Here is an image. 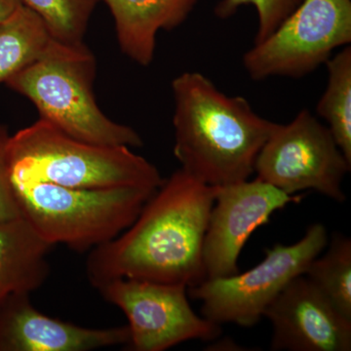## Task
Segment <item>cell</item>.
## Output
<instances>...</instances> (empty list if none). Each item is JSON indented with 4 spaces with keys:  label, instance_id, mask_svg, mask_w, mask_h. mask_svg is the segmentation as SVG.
<instances>
[{
    "label": "cell",
    "instance_id": "obj_15",
    "mask_svg": "<svg viewBox=\"0 0 351 351\" xmlns=\"http://www.w3.org/2000/svg\"><path fill=\"white\" fill-rule=\"evenodd\" d=\"M51 39L43 21L24 4L0 22V83L38 59Z\"/></svg>",
    "mask_w": 351,
    "mask_h": 351
},
{
    "label": "cell",
    "instance_id": "obj_19",
    "mask_svg": "<svg viewBox=\"0 0 351 351\" xmlns=\"http://www.w3.org/2000/svg\"><path fill=\"white\" fill-rule=\"evenodd\" d=\"M302 1V0H221L215 8V14L219 19H228L232 17L241 6H255L258 12V25L254 44H257L269 38Z\"/></svg>",
    "mask_w": 351,
    "mask_h": 351
},
{
    "label": "cell",
    "instance_id": "obj_11",
    "mask_svg": "<svg viewBox=\"0 0 351 351\" xmlns=\"http://www.w3.org/2000/svg\"><path fill=\"white\" fill-rule=\"evenodd\" d=\"M263 317L274 330L271 350H351V321L304 274L287 284L267 307Z\"/></svg>",
    "mask_w": 351,
    "mask_h": 351
},
{
    "label": "cell",
    "instance_id": "obj_20",
    "mask_svg": "<svg viewBox=\"0 0 351 351\" xmlns=\"http://www.w3.org/2000/svg\"><path fill=\"white\" fill-rule=\"evenodd\" d=\"M10 137L8 128L0 124V221L20 218L9 169L8 144Z\"/></svg>",
    "mask_w": 351,
    "mask_h": 351
},
{
    "label": "cell",
    "instance_id": "obj_17",
    "mask_svg": "<svg viewBox=\"0 0 351 351\" xmlns=\"http://www.w3.org/2000/svg\"><path fill=\"white\" fill-rule=\"evenodd\" d=\"M304 276L339 313L351 321V239L336 232L325 254L309 263Z\"/></svg>",
    "mask_w": 351,
    "mask_h": 351
},
{
    "label": "cell",
    "instance_id": "obj_21",
    "mask_svg": "<svg viewBox=\"0 0 351 351\" xmlns=\"http://www.w3.org/2000/svg\"><path fill=\"white\" fill-rule=\"evenodd\" d=\"M22 5V0H0V22L8 19Z\"/></svg>",
    "mask_w": 351,
    "mask_h": 351
},
{
    "label": "cell",
    "instance_id": "obj_13",
    "mask_svg": "<svg viewBox=\"0 0 351 351\" xmlns=\"http://www.w3.org/2000/svg\"><path fill=\"white\" fill-rule=\"evenodd\" d=\"M114 19L120 50L140 66L152 64L156 36L189 17L199 0H103Z\"/></svg>",
    "mask_w": 351,
    "mask_h": 351
},
{
    "label": "cell",
    "instance_id": "obj_9",
    "mask_svg": "<svg viewBox=\"0 0 351 351\" xmlns=\"http://www.w3.org/2000/svg\"><path fill=\"white\" fill-rule=\"evenodd\" d=\"M128 319L133 351H163L189 341H215L221 326L199 316L189 304L188 287L138 279L117 278L97 288Z\"/></svg>",
    "mask_w": 351,
    "mask_h": 351
},
{
    "label": "cell",
    "instance_id": "obj_2",
    "mask_svg": "<svg viewBox=\"0 0 351 351\" xmlns=\"http://www.w3.org/2000/svg\"><path fill=\"white\" fill-rule=\"evenodd\" d=\"M174 156L182 170L208 186L247 181L276 123L254 112L241 96L219 91L198 71L172 82Z\"/></svg>",
    "mask_w": 351,
    "mask_h": 351
},
{
    "label": "cell",
    "instance_id": "obj_18",
    "mask_svg": "<svg viewBox=\"0 0 351 351\" xmlns=\"http://www.w3.org/2000/svg\"><path fill=\"white\" fill-rule=\"evenodd\" d=\"M100 0H22L38 14L51 38L59 43H84L90 18Z\"/></svg>",
    "mask_w": 351,
    "mask_h": 351
},
{
    "label": "cell",
    "instance_id": "obj_16",
    "mask_svg": "<svg viewBox=\"0 0 351 351\" xmlns=\"http://www.w3.org/2000/svg\"><path fill=\"white\" fill-rule=\"evenodd\" d=\"M328 84L316 108L337 145L351 163V47L327 61Z\"/></svg>",
    "mask_w": 351,
    "mask_h": 351
},
{
    "label": "cell",
    "instance_id": "obj_7",
    "mask_svg": "<svg viewBox=\"0 0 351 351\" xmlns=\"http://www.w3.org/2000/svg\"><path fill=\"white\" fill-rule=\"evenodd\" d=\"M351 43V0H302L282 24L243 56L253 80L300 78Z\"/></svg>",
    "mask_w": 351,
    "mask_h": 351
},
{
    "label": "cell",
    "instance_id": "obj_12",
    "mask_svg": "<svg viewBox=\"0 0 351 351\" xmlns=\"http://www.w3.org/2000/svg\"><path fill=\"white\" fill-rule=\"evenodd\" d=\"M128 327L94 329L46 315L31 294H13L0 302V351H91L126 346Z\"/></svg>",
    "mask_w": 351,
    "mask_h": 351
},
{
    "label": "cell",
    "instance_id": "obj_10",
    "mask_svg": "<svg viewBox=\"0 0 351 351\" xmlns=\"http://www.w3.org/2000/svg\"><path fill=\"white\" fill-rule=\"evenodd\" d=\"M302 199L258 178L216 186L203 243L206 279L239 274V256L252 233L269 223L272 214Z\"/></svg>",
    "mask_w": 351,
    "mask_h": 351
},
{
    "label": "cell",
    "instance_id": "obj_1",
    "mask_svg": "<svg viewBox=\"0 0 351 351\" xmlns=\"http://www.w3.org/2000/svg\"><path fill=\"white\" fill-rule=\"evenodd\" d=\"M216 186L180 168L164 179L138 218L121 234L89 252L88 280L95 288L117 278L191 288L206 279L203 243Z\"/></svg>",
    "mask_w": 351,
    "mask_h": 351
},
{
    "label": "cell",
    "instance_id": "obj_5",
    "mask_svg": "<svg viewBox=\"0 0 351 351\" xmlns=\"http://www.w3.org/2000/svg\"><path fill=\"white\" fill-rule=\"evenodd\" d=\"M20 218L55 246L90 252L114 239L138 218L156 189H73L50 182H12Z\"/></svg>",
    "mask_w": 351,
    "mask_h": 351
},
{
    "label": "cell",
    "instance_id": "obj_4",
    "mask_svg": "<svg viewBox=\"0 0 351 351\" xmlns=\"http://www.w3.org/2000/svg\"><path fill=\"white\" fill-rule=\"evenodd\" d=\"M8 163L12 182L157 189L164 181L156 166L131 147L82 142L41 119L11 135Z\"/></svg>",
    "mask_w": 351,
    "mask_h": 351
},
{
    "label": "cell",
    "instance_id": "obj_6",
    "mask_svg": "<svg viewBox=\"0 0 351 351\" xmlns=\"http://www.w3.org/2000/svg\"><path fill=\"white\" fill-rule=\"evenodd\" d=\"M327 245L326 228L313 223L297 243H277L267 249L265 258L253 269L223 278L205 279L189 288V295L202 304L203 317L219 326H255L281 291L304 274Z\"/></svg>",
    "mask_w": 351,
    "mask_h": 351
},
{
    "label": "cell",
    "instance_id": "obj_3",
    "mask_svg": "<svg viewBox=\"0 0 351 351\" xmlns=\"http://www.w3.org/2000/svg\"><path fill=\"white\" fill-rule=\"evenodd\" d=\"M97 62L85 45L51 39L43 54L4 84L34 104L39 119L66 135L100 145L141 147L142 138L130 126L108 119L93 92Z\"/></svg>",
    "mask_w": 351,
    "mask_h": 351
},
{
    "label": "cell",
    "instance_id": "obj_14",
    "mask_svg": "<svg viewBox=\"0 0 351 351\" xmlns=\"http://www.w3.org/2000/svg\"><path fill=\"white\" fill-rule=\"evenodd\" d=\"M46 242L22 218L0 221V302L13 294H32L49 276Z\"/></svg>",
    "mask_w": 351,
    "mask_h": 351
},
{
    "label": "cell",
    "instance_id": "obj_8",
    "mask_svg": "<svg viewBox=\"0 0 351 351\" xmlns=\"http://www.w3.org/2000/svg\"><path fill=\"white\" fill-rule=\"evenodd\" d=\"M350 168L329 128L306 110L290 123H276L255 163L258 179L288 195L311 189L339 203L346 201Z\"/></svg>",
    "mask_w": 351,
    "mask_h": 351
}]
</instances>
